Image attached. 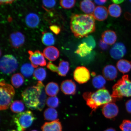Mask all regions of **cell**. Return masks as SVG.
Instances as JSON below:
<instances>
[{"label":"cell","instance_id":"6da1fadb","mask_svg":"<svg viewBox=\"0 0 131 131\" xmlns=\"http://www.w3.org/2000/svg\"><path fill=\"white\" fill-rule=\"evenodd\" d=\"M70 29L77 38L87 37L95 30L94 18L91 15L74 14L71 16Z\"/></svg>","mask_w":131,"mask_h":131},{"label":"cell","instance_id":"7a4b0ae2","mask_svg":"<svg viewBox=\"0 0 131 131\" xmlns=\"http://www.w3.org/2000/svg\"><path fill=\"white\" fill-rule=\"evenodd\" d=\"M83 96L86 101V104L93 111H95L101 106L113 101L110 93L104 88L94 92H85Z\"/></svg>","mask_w":131,"mask_h":131},{"label":"cell","instance_id":"3957f363","mask_svg":"<svg viewBox=\"0 0 131 131\" xmlns=\"http://www.w3.org/2000/svg\"><path fill=\"white\" fill-rule=\"evenodd\" d=\"M111 96L113 101L115 102L123 97L131 96V81L128 75H124L114 85Z\"/></svg>","mask_w":131,"mask_h":131},{"label":"cell","instance_id":"277c9868","mask_svg":"<svg viewBox=\"0 0 131 131\" xmlns=\"http://www.w3.org/2000/svg\"><path fill=\"white\" fill-rule=\"evenodd\" d=\"M40 94V88L37 85L26 88L22 93V96L26 106L34 110L37 109L39 106Z\"/></svg>","mask_w":131,"mask_h":131},{"label":"cell","instance_id":"5b68a950","mask_svg":"<svg viewBox=\"0 0 131 131\" xmlns=\"http://www.w3.org/2000/svg\"><path fill=\"white\" fill-rule=\"evenodd\" d=\"M0 110H6L9 107L15 94V91L11 85L1 79L0 82Z\"/></svg>","mask_w":131,"mask_h":131},{"label":"cell","instance_id":"8992f818","mask_svg":"<svg viewBox=\"0 0 131 131\" xmlns=\"http://www.w3.org/2000/svg\"><path fill=\"white\" fill-rule=\"evenodd\" d=\"M35 119L33 114L30 111L19 113L13 117L14 122L18 131L25 130L31 125Z\"/></svg>","mask_w":131,"mask_h":131},{"label":"cell","instance_id":"52a82bcc","mask_svg":"<svg viewBox=\"0 0 131 131\" xmlns=\"http://www.w3.org/2000/svg\"><path fill=\"white\" fill-rule=\"evenodd\" d=\"M18 67L17 60L12 55H5L1 59L0 69L3 73L10 74L16 71Z\"/></svg>","mask_w":131,"mask_h":131},{"label":"cell","instance_id":"ba28073f","mask_svg":"<svg viewBox=\"0 0 131 131\" xmlns=\"http://www.w3.org/2000/svg\"><path fill=\"white\" fill-rule=\"evenodd\" d=\"M73 78L79 83L82 84L89 81L91 75L89 70L86 67L79 66L77 67L74 71Z\"/></svg>","mask_w":131,"mask_h":131},{"label":"cell","instance_id":"9c48e42d","mask_svg":"<svg viewBox=\"0 0 131 131\" xmlns=\"http://www.w3.org/2000/svg\"><path fill=\"white\" fill-rule=\"evenodd\" d=\"M47 68L52 72H56L59 75L62 77L66 76L70 70L69 63L68 61L61 60L60 62L58 67L51 62H49Z\"/></svg>","mask_w":131,"mask_h":131},{"label":"cell","instance_id":"30bf717a","mask_svg":"<svg viewBox=\"0 0 131 131\" xmlns=\"http://www.w3.org/2000/svg\"><path fill=\"white\" fill-rule=\"evenodd\" d=\"M28 53L29 54V60L34 68H36L39 66H45L47 64L46 62L43 53L39 50L33 52L29 50Z\"/></svg>","mask_w":131,"mask_h":131},{"label":"cell","instance_id":"8fae6325","mask_svg":"<svg viewBox=\"0 0 131 131\" xmlns=\"http://www.w3.org/2000/svg\"><path fill=\"white\" fill-rule=\"evenodd\" d=\"M125 46L122 42L115 44L110 51L111 57L115 60H118L123 57L126 53Z\"/></svg>","mask_w":131,"mask_h":131},{"label":"cell","instance_id":"7c38bea8","mask_svg":"<svg viewBox=\"0 0 131 131\" xmlns=\"http://www.w3.org/2000/svg\"><path fill=\"white\" fill-rule=\"evenodd\" d=\"M102 112L103 115L106 118L112 119L115 117L118 114L119 109L115 104L111 102L103 106Z\"/></svg>","mask_w":131,"mask_h":131},{"label":"cell","instance_id":"4fadbf2b","mask_svg":"<svg viewBox=\"0 0 131 131\" xmlns=\"http://www.w3.org/2000/svg\"><path fill=\"white\" fill-rule=\"evenodd\" d=\"M76 86L71 80H67L62 82L60 89L64 94L67 95H73L76 92Z\"/></svg>","mask_w":131,"mask_h":131},{"label":"cell","instance_id":"5bb4252c","mask_svg":"<svg viewBox=\"0 0 131 131\" xmlns=\"http://www.w3.org/2000/svg\"><path fill=\"white\" fill-rule=\"evenodd\" d=\"M10 42L15 48H19L23 45L25 40L24 35L20 32H16L11 34L10 37Z\"/></svg>","mask_w":131,"mask_h":131},{"label":"cell","instance_id":"9a60e30c","mask_svg":"<svg viewBox=\"0 0 131 131\" xmlns=\"http://www.w3.org/2000/svg\"><path fill=\"white\" fill-rule=\"evenodd\" d=\"M102 73L104 77L108 81H113L117 76V70L113 65L106 66L103 69Z\"/></svg>","mask_w":131,"mask_h":131},{"label":"cell","instance_id":"2e32d148","mask_svg":"<svg viewBox=\"0 0 131 131\" xmlns=\"http://www.w3.org/2000/svg\"><path fill=\"white\" fill-rule=\"evenodd\" d=\"M43 54L45 58L49 61H53L58 58L60 52L56 47L51 46L47 47L44 49Z\"/></svg>","mask_w":131,"mask_h":131},{"label":"cell","instance_id":"e0dca14e","mask_svg":"<svg viewBox=\"0 0 131 131\" xmlns=\"http://www.w3.org/2000/svg\"><path fill=\"white\" fill-rule=\"evenodd\" d=\"M108 12L107 9L105 7L98 6L95 8L91 15L96 20L103 21L105 20L107 18Z\"/></svg>","mask_w":131,"mask_h":131},{"label":"cell","instance_id":"ac0fdd59","mask_svg":"<svg viewBox=\"0 0 131 131\" xmlns=\"http://www.w3.org/2000/svg\"><path fill=\"white\" fill-rule=\"evenodd\" d=\"M42 131H62L61 123L57 119L50 122H45L41 127Z\"/></svg>","mask_w":131,"mask_h":131},{"label":"cell","instance_id":"d6986e66","mask_svg":"<svg viewBox=\"0 0 131 131\" xmlns=\"http://www.w3.org/2000/svg\"><path fill=\"white\" fill-rule=\"evenodd\" d=\"M117 36L115 32L111 30L105 31L102 34V40L108 45H113L117 40Z\"/></svg>","mask_w":131,"mask_h":131},{"label":"cell","instance_id":"ffe728a7","mask_svg":"<svg viewBox=\"0 0 131 131\" xmlns=\"http://www.w3.org/2000/svg\"><path fill=\"white\" fill-rule=\"evenodd\" d=\"M37 85L39 87L40 90L39 104L37 109L41 111L45 107V103L46 102L47 94L46 92L45 86L41 81H38Z\"/></svg>","mask_w":131,"mask_h":131},{"label":"cell","instance_id":"44dd1931","mask_svg":"<svg viewBox=\"0 0 131 131\" xmlns=\"http://www.w3.org/2000/svg\"><path fill=\"white\" fill-rule=\"evenodd\" d=\"M80 7L81 10L87 14H92L95 9L94 3L88 0L82 1L80 3Z\"/></svg>","mask_w":131,"mask_h":131},{"label":"cell","instance_id":"7402d4cb","mask_svg":"<svg viewBox=\"0 0 131 131\" xmlns=\"http://www.w3.org/2000/svg\"><path fill=\"white\" fill-rule=\"evenodd\" d=\"M93 49L90 47L85 42H83L78 46L75 53L80 57H84L88 56L91 53Z\"/></svg>","mask_w":131,"mask_h":131},{"label":"cell","instance_id":"603a6c76","mask_svg":"<svg viewBox=\"0 0 131 131\" xmlns=\"http://www.w3.org/2000/svg\"><path fill=\"white\" fill-rule=\"evenodd\" d=\"M25 21L28 27L34 28L37 27L40 23V19L37 15L31 13L26 16Z\"/></svg>","mask_w":131,"mask_h":131},{"label":"cell","instance_id":"cb8c5ba5","mask_svg":"<svg viewBox=\"0 0 131 131\" xmlns=\"http://www.w3.org/2000/svg\"><path fill=\"white\" fill-rule=\"evenodd\" d=\"M45 89L47 94L51 96H56L59 91L58 84L53 82L48 83L46 86Z\"/></svg>","mask_w":131,"mask_h":131},{"label":"cell","instance_id":"d4e9b609","mask_svg":"<svg viewBox=\"0 0 131 131\" xmlns=\"http://www.w3.org/2000/svg\"><path fill=\"white\" fill-rule=\"evenodd\" d=\"M117 67L119 71L123 73H126L131 69V62L125 59H121L118 61Z\"/></svg>","mask_w":131,"mask_h":131},{"label":"cell","instance_id":"484cf974","mask_svg":"<svg viewBox=\"0 0 131 131\" xmlns=\"http://www.w3.org/2000/svg\"><path fill=\"white\" fill-rule=\"evenodd\" d=\"M106 83L105 78L101 75L95 76L92 80L93 85L96 89H100L104 88Z\"/></svg>","mask_w":131,"mask_h":131},{"label":"cell","instance_id":"4316f807","mask_svg":"<svg viewBox=\"0 0 131 131\" xmlns=\"http://www.w3.org/2000/svg\"><path fill=\"white\" fill-rule=\"evenodd\" d=\"M11 82L13 86L15 88H18L23 84L24 82V77L20 73L14 74L11 77Z\"/></svg>","mask_w":131,"mask_h":131},{"label":"cell","instance_id":"83f0119b","mask_svg":"<svg viewBox=\"0 0 131 131\" xmlns=\"http://www.w3.org/2000/svg\"><path fill=\"white\" fill-rule=\"evenodd\" d=\"M44 116L46 120L54 121L57 119L58 117V113L54 108H49L45 111Z\"/></svg>","mask_w":131,"mask_h":131},{"label":"cell","instance_id":"f1b7e54d","mask_svg":"<svg viewBox=\"0 0 131 131\" xmlns=\"http://www.w3.org/2000/svg\"><path fill=\"white\" fill-rule=\"evenodd\" d=\"M110 15L113 17L117 18L120 16L122 9L120 6L116 4L110 5L108 9Z\"/></svg>","mask_w":131,"mask_h":131},{"label":"cell","instance_id":"f546056e","mask_svg":"<svg viewBox=\"0 0 131 131\" xmlns=\"http://www.w3.org/2000/svg\"><path fill=\"white\" fill-rule=\"evenodd\" d=\"M42 41L44 45L51 46L55 43V39L53 34L51 33H44L42 36Z\"/></svg>","mask_w":131,"mask_h":131},{"label":"cell","instance_id":"4dcf8cb0","mask_svg":"<svg viewBox=\"0 0 131 131\" xmlns=\"http://www.w3.org/2000/svg\"><path fill=\"white\" fill-rule=\"evenodd\" d=\"M21 73L26 78H29L32 76L34 71L33 67L29 63H26L23 65L21 68Z\"/></svg>","mask_w":131,"mask_h":131},{"label":"cell","instance_id":"1f68e13d","mask_svg":"<svg viewBox=\"0 0 131 131\" xmlns=\"http://www.w3.org/2000/svg\"><path fill=\"white\" fill-rule=\"evenodd\" d=\"M10 109L13 112L21 113L24 110L25 106L24 103L22 101L16 100L12 103L10 106Z\"/></svg>","mask_w":131,"mask_h":131},{"label":"cell","instance_id":"d6a6232c","mask_svg":"<svg viewBox=\"0 0 131 131\" xmlns=\"http://www.w3.org/2000/svg\"><path fill=\"white\" fill-rule=\"evenodd\" d=\"M34 76L39 81H43L46 78L47 73L45 69L40 68H37L34 71Z\"/></svg>","mask_w":131,"mask_h":131},{"label":"cell","instance_id":"836d02e7","mask_svg":"<svg viewBox=\"0 0 131 131\" xmlns=\"http://www.w3.org/2000/svg\"><path fill=\"white\" fill-rule=\"evenodd\" d=\"M47 105L51 108H56L58 107L59 100L57 96H54L47 98L46 102Z\"/></svg>","mask_w":131,"mask_h":131},{"label":"cell","instance_id":"e575fe53","mask_svg":"<svg viewBox=\"0 0 131 131\" xmlns=\"http://www.w3.org/2000/svg\"><path fill=\"white\" fill-rule=\"evenodd\" d=\"M76 0H60V4L62 7L70 9L74 6Z\"/></svg>","mask_w":131,"mask_h":131},{"label":"cell","instance_id":"d590c367","mask_svg":"<svg viewBox=\"0 0 131 131\" xmlns=\"http://www.w3.org/2000/svg\"><path fill=\"white\" fill-rule=\"evenodd\" d=\"M83 42H85L89 46L93 49H94L96 46V43L94 38L92 36H88L85 37L83 39Z\"/></svg>","mask_w":131,"mask_h":131},{"label":"cell","instance_id":"8d00e7d4","mask_svg":"<svg viewBox=\"0 0 131 131\" xmlns=\"http://www.w3.org/2000/svg\"><path fill=\"white\" fill-rule=\"evenodd\" d=\"M122 131H131V121L125 119L119 126Z\"/></svg>","mask_w":131,"mask_h":131},{"label":"cell","instance_id":"74e56055","mask_svg":"<svg viewBox=\"0 0 131 131\" xmlns=\"http://www.w3.org/2000/svg\"><path fill=\"white\" fill-rule=\"evenodd\" d=\"M42 2L44 6L47 8H53L56 4V0H42Z\"/></svg>","mask_w":131,"mask_h":131},{"label":"cell","instance_id":"f35d334b","mask_svg":"<svg viewBox=\"0 0 131 131\" xmlns=\"http://www.w3.org/2000/svg\"><path fill=\"white\" fill-rule=\"evenodd\" d=\"M50 28L52 32L57 35L59 34L60 31H61L60 28L56 25H53L50 26Z\"/></svg>","mask_w":131,"mask_h":131},{"label":"cell","instance_id":"ab89813d","mask_svg":"<svg viewBox=\"0 0 131 131\" xmlns=\"http://www.w3.org/2000/svg\"><path fill=\"white\" fill-rule=\"evenodd\" d=\"M99 45L100 48L103 50H106L109 48V46L102 40L99 41Z\"/></svg>","mask_w":131,"mask_h":131},{"label":"cell","instance_id":"60d3db41","mask_svg":"<svg viewBox=\"0 0 131 131\" xmlns=\"http://www.w3.org/2000/svg\"><path fill=\"white\" fill-rule=\"evenodd\" d=\"M125 106L127 112L131 113V100H129L126 102Z\"/></svg>","mask_w":131,"mask_h":131},{"label":"cell","instance_id":"b9f144b4","mask_svg":"<svg viewBox=\"0 0 131 131\" xmlns=\"http://www.w3.org/2000/svg\"><path fill=\"white\" fill-rule=\"evenodd\" d=\"M15 0H0L1 4H10Z\"/></svg>","mask_w":131,"mask_h":131},{"label":"cell","instance_id":"7bdbcfd3","mask_svg":"<svg viewBox=\"0 0 131 131\" xmlns=\"http://www.w3.org/2000/svg\"><path fill=\"white\" fill-rule=\"evenodd\" d=\"M107 0H94L95 2L98 5H103L106 2Z\"/></svg>","mask_w":131,"mask_h":131},{"label":"cell","instance_id":"ee69618b","mask_svg":"<svg viewBox=\"0 0 131 131\" xmlns=\"http://www.w3.org/2000/svg\"><path fill=\"white\" fill-rule=\"evenodd\" d=\"M113 2L117 4H121L124 1V0H111Z\"/></svg>","mask_w":131,"mask_h":131},{"label":"cell","instance_id":"f6af8a7d","mask_svg":"<svg viewBox=\"0 0 131 131\" xmlns=\"http://www.w3.org/2000/svg\"><path fill=\"white\" fill-rule=\"evenodd\" d=\"M104 131H116L115 129L110 128L106 129V130H105Z\"/></svg>","mask_w":131,"mask_h":131},{"label":"cell","instance_id":"bcb514c9","mask_svg":"<svg viewBox=\"0 0 131 131\" xmlns=\"http://www.w3.org/2000/svg\"><path fill=\"white\" fill-rule=\"evenodd\" d=\"M9 131H18V130H10Z\"/></svg>","mask_w":131,"mask_h":131},{"label":"cell","instance_id":"7dc6e473","mask_svg":"<svg viewBox=\"0 0 131 131\" xmlns=\"http://www.w3.org/2000/svg\"><path fill=\"white\" fill-rule=\"evenodd\" d=\"M31 131H37V130H32Z\"/></svg>","mask_w":131,"mask_h":131},{"label":"cell","instance_id":"c3c4849f","mask_svg":"<svg viewBox=\"0 0 131 131\" xmlns=\"http://www.w3.org/2000/svg\"><path fill=\"white\" fill-rule=\"evenodd\" d=\"M129 1L130 2V3H131V0H129Z\"/></svg>","mask_w":131,"mask_h":131},{"label":"cell","instance_id":"681fc988","mask_svg":"<svg viewBox=\"0 0 131 131\" xmlns=\"http://www.w3.org/2000/svg\"><path fill=\"white\" fill-rule=\"evenodd\" d=\"M88 1H91V0H88Z\"/></svg>","mask_w":131,"mask_h":131}]
</instances>
